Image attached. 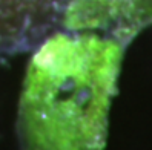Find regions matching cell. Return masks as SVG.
<instances>
[{
	"label": "cell",
	"mask_w": 152,
	"mask_h": 150,
	"mask_svg": "<svg viewBox=\"0 0 152 150\" xmlns=\"http://www.w3.org/2000/svg\"><path fill=\"white\" fill-rule=\"evenodd\" d=\"M35 49L20 107L28 150H102L124 46L57 29Z\"/></svg>",
	"instance_id": "cell-1"
},
{
	"label": "cell",
	"mask_w": 152,
	"mask_h": 150,
	"mask_svg": "<svg viewBox=\"0 0 152 150\" xmlns=\"http://www.w3.org/2000/svg\"><path fill=\"white\" fill-rule=\"evenodd\" d=\"M152 25V0H68L60 29L91 32L121 43Z\"/></svg>",
	"instance_id": "cell-2"
},
{
	"label": "cell",
	"mask_w": 152,
	"mask_h": 150,
	"mask_svg": "<svg viewBox=\"0 0 152 150\" xmlns=\"http://www.w3.org/2000/svg\"><path fill=\"white\" fill-rule=\"evenodd\" d=\"M68 0H0V57L35 49L60 29Z\"/></svg>",
	"instance_id": "cell-3"
}]
</instances>
